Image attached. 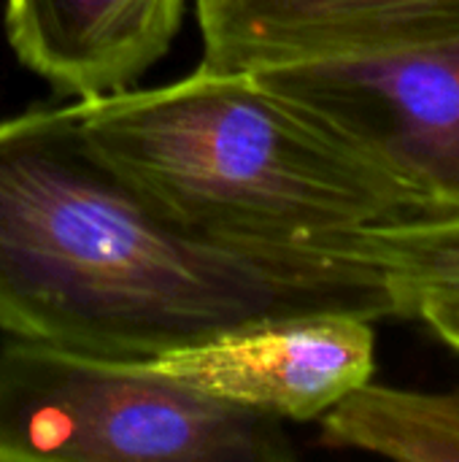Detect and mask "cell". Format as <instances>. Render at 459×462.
Returning a JSON list of instances; mask_svg holds the SVG:
<instances>
[{"label":"cell","instance_id":"cell-6","mask_svg":"<svg viewBox=\"0 0 459 462\" xmlns=\"http://www.w3.org/2000/svg\"><path fill=\"white\" fill-rule=\"evenodd\" d=\"M203 65L268 70L459 38V0H195Z\"/></svg>","mask_w":459,"mask_h":462},{"label":"cell","instance_id":"cell-9","mask_svg":"<svg viewBox=\"0 0 459 462\" xmlns=\"http://www.w3.org/2000/svg\"><path fill=\"white\" fill-rule=\"evenodd\" d=\"M346 252L373 263L398 306L425 290L459 287V211L457 214H409L357 230Z\"/></svg>","mask_w":459,"mask_h":462},{"label":"cell","instance_id":"cell-3","mask_svg":"<svg viewBox=\"0 0 459 462\" xmlns=\"http://www.w3.org/2000/svg\"><path fill=\"white\" fill-rule=\"evenodd\" d=\"M284 422L149 360L3 336L0 462H284Z\"/></svg>","mask_w":459,"mask_h":462},{"label":"cell","instance_id":"cell-8","mask_svg":"<svg viewBox=\"0 0 459 462\" xmlns=\"http://www.w3.org/2000/svg\"><path fill=\"white\" fill-rule=\"evenodd\" d=\"M322 444L403 462H459V384L417 393L363 384L322 420Z\"/></svg>","mask_w":459,"mask_h":462},{"label":"cell","instance_id":"cell-2","mask_svg":"<svg viewBox=\"0 0 459 462\" xmlns=\"http://www.w3.org/2000/svg\"><path fill=\"white\" fill-rule=\"evenodd\" d=\"M89 143L151 200L211 236L344 249L422 214L376 154L254 73L197 65L184 79L76 100Z\"/></svg>","mask_w":459,"mask_h":462},{"label":"cell","instance_id":"cell-4","mask_svg":"<svg viewBox=\"0 0 459 462\" xmlns=\"http://www.w3.org/2000/svg\"><path fill=\"white\" fill-rule=\"evenodd\" d=\"M254 76L344 130L425 200L459 211V38L384 54L295 62Z\"/></svg>","mask_w":459,"mask_h":462},{"label":"cell","instance_id":"cell-1","mask_svg":"<svg viewBox=\"0 0 459 462\" xmlns=\"http://www.w3.org/2000/svg\"><path fill=\"white\" fill-rule=\"evenodd\" d=\"M395 317L384 273L344 249L197 230L119 173L76 103L0 119V333L151 360L300 314Z\"/></svg>","mask_w":459,"mask_h":462},{"label":"cell","instance_id":"cell-10","mask_svg":"<svg viewBox=\"0 0 459 462\" xmlns=\"http://www.w3.org/2000/svg\"><path fill=\"white\" fill-rule=\"evenodd\" d=\"M398 317L419 319L430 333L459 352V287L414 292L398 306Z\"/></svg>","mask_w":459,"mask_h":462},{"label":"cell","instance_id":"cell-7","mask_svg":"<svg viewBox=\"0 0 459 462\" xmlns=\"http://www.w3.org/2000/svg\"><path fill=\"white\" fill-rule=\"evenodd\" d=\"M189 0H3L16 60L76 100L135 87L181 32Z\"/></svg>","mask_w":459,"mask_h":462},{"label":"cell","instance_id":"cell-5","mask_svg":"<svg viewBox=\"0 0 459 462\" xmlns=\"http://www.w3.org/2000/svg\"><path fill=\"white\" fill-rule=\"evenodd\" d=\"M157 371L279 422H317L373 379V319L346 311L243 325L149 360Z\"/></svg>","mask_w":459,"mask_h":462}]
</instances>
